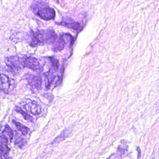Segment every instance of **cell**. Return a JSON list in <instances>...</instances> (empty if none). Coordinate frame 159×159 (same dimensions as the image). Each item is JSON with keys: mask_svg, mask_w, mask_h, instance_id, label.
Listing matches in <instances>:
<instances>
[{"mask_svg": "<svg viewBox=\"0 0 159 159\" xmlns=\"http://www.w3.org/2000/svg\"><path fill=\"white\" fill-rule=\"evenodd\" d=\"M57 24L76 31L78 30L80 28V24L78 22L74 21L71 18H63L61 22L57 23Z\"/></svg>", "mask_w": 159, "mask_h": 159, "instance_id": "10", "label": "cell"}, {"mask_svg": "<svg viewBox=\"0 0 159 159\" xmlns=\"http://www.w3.org/2000/svg\"><path fill=\"white\" fill-rule=\"evenodd\" d=\"M13 123L16 125V127L19 131L23 134V135H26L28 134L29 132L30 131V129L28 127H25L24 125H22L20 122L16 121V120H13Z\"/></svg>", "mask_w": 159, "mask_h": 159, "instance_id": "13", "label": "cell"}, {"mask_svg": "<svg viewBox=\"0 0 159 159\" xmlns=\"http://www.w3.org/2000/svg\"><path fill=\"white\" fill-rule=\"evenodd\" d=\"M8 140L3 135H0V159H9Z\"/></svg>", "mask_w": 159, "mask_h": 159, "instance_id": "8", "label": "cell"}, {"mask_svg": "<svg viewBox=\"0 0 159 159\" xmlns=\"http://www.w3.org/2000/svg\"><path fill=\"white\" fill-rule=\"evenodd\" d=\"M5 62L7 68L12 73H14L19 72L21 68H23L21 58L17 57H11L7 58Z\"/></svg>", "mask_w": 159, "mask_h": 159, "instance_id": "3", "label": "cell"}, {"mask_svg": "<svg viewBox=\"0 0 159 159\" xmlns=\"http://www.w3.org/2000/svg\"><path fill=\"white\" fill-rule=\"evenodd\" d=\"M44 75L46 78V87L48 89H49L52 82L56 78V76L54 75L53 72L51 71L46 73Z\"/></svg>", "mask_w": 159, "mask_h": 159, "instance_id": "12", "label": "cell"}, {"mask_svg": "<svg viewBox=\"0 0 159 159\" xmlns=\"http://www.w3.org/2000/svg\"><path fill=\"white\" fill-rule=\"evenodd\" d=\"M15 136H16L15 144L16 145H18L20 148L27 144L26 140L24 138H22L20 134H18L17 133H16V134Z\"/></svg>", "mask_w": 159, "mask_h": 159, "instance_id": "16", "label": "cell"}, {"mask_svg": "<svg viewBox=\"0 0 159 159\" xmlns=\"http://www.w3.org/2000/svg\"><path fill=\"white\" fill-rule=\"evenodd\" d=\"M46 43L54 44L58 39V36L53 30H47Z\"/></svg>", "mask_w": 159, "mask_h": 159, "instance_id": "11", "label": "cell"}, {"mask_svg": "<svg viewBox=\"0 0 159 159\" xmlns=\"http://www.w3.org/2000/svg\"><path fill=\"white\" fill-rule=\"evenodd\" d=\"M2 134L7 139L8 137V139L11 142L13 140V137H14V133H13V131L8 125H6L5 128L3 132L2 133Z\"/></svg>", "mask_w": 159, "mask_h": 159, "instance_id": "14", "label": "cell"}, {"mask_svg": "<svg viewBox=\"0 0 159 159\" xmlns=\"http://www.w3.org/2000/svg\"><path fill=\"white\" fill-rule=\"evenodd\" d=\"M57 1H58V0H57Z\"/></svg>", "mask_w": 159, "mask_h": 159, "instance_id": "18", "label": "cell"}, {"mask_svg": "<svg viewBox=\"0 0 159 159\" xmlns=\"http://www.w3.org/2000/svg\"><path fill=\"white\" fill-rule=\"evenodd\" d=\"M49 58L50 60V62H51V64H52V69L54 70L57 71L58 69V61L55 59V58L49 57Z\"/></svg>", "mask_w": 159, "mask_h": 159, "instance_id": "17", "label": "cell"}, {"mask_svg": "<svg viewBox=\"0 0 159 159\" xmlns=\"http://www.w3.org/2000/svg\"><path fill=\"white\" fill-rule=\"evenodd\" d=\"M23 107L25 110L34 116L40 115L42 111V108L40 105L35 101L30 99L26 100L23 105Z\"/></svg>", "mask_w": 159, "mask_h": 159, "instance_id": "6", "label": "cell"}, {"mask_svg": "<svg viewBox=\"0 0 159 159\" xmlns=\"http://www.w3.org/2000/svg\"><path fill=\"white\" fill-rule=\"evenodd\" d=\"M15 110H16L17 112H18V113L21 114L26 120H29V121L32 122L33 119L32 117L31 116H30L28 113L23 111L21 107L16 106V107H15Z\"/></svg>", "mask_w": 159, "mask_h": 159, "instance_id": "15", "label": "cell"}, {"mask_svg": "<svg viewBox=\"0 0 159 159\" xmlns=\"http://www.w3.org/2000/svg\"><path fill=\"white\" fill-rule=\"evenodd\" d=\"M46 43V30H38L31 34V46H35L37 45Z\"/></svg>", "mask_w": 159, "mask_h": 159, "instance_id": "5", "label": "cell"}, {"mask_svg": "<svg viewBox=\"0 0 159 159\" xmlns=\"http://www.w3.org/2000/svg\"><path fill=\"white\" fill-rule=\"evenodd\" d=\"M16 87V82L5 75L0 74V90L6 94L13 91Z\"/></svg>", "mask_w": 159, "mask_h": 159, "instance_id": "2", "label": "cell"}, {"mask_svg": "<svg viewBox=\"0 0 159 159\" xmlns=\"http://www.w3.org/2000/svg\"><path fill=\"white\" fill-rule=\"evenodd\" d=\"M23 68H27L34 71H37L40 68V64L37 59L32 57L21 58Z\"/></svg>", "mask_w": 159, "mask_h": 159, "instance_id": "7", "label": "cell"}, {"mask_svg": "<svg viewBox=\"0 0 159 159\" xmlns=\"http://www.w3.org/2000/svg\"><path fill=\"white\" fill-rule=\"evenodd\" d=\"M33 13L40 18L45 20H49L55 19L56 12L53 8L49 7L41 0H35L30 7Z\"/></svg>", "mask_w": 159, "mask_h": 159, "instance_id": "1", "label": "cell"}, {"mask_svg": "<svg viewBox=\"0 0 159 159\" xmlns=\"http://www.w3.org/2000/svg\"><path fill=\"white\" fill-rule=\"evenodd\" d=\"M73 42V38L71 34H66L62 35L59 39L56 42L54 46L55 51H60L64 48L65 45L68 44L71 46Z\"/></svg>", "mask_w": 159, "mask_h": 159, "instance_id": "4", "label": "cell"}, {"mask_svg": "<svg viewBox=\"0 0 159 159\" xmlns=\"http://www.w3.org/2000/svg\"><path fill=\"white\" fill-rule=\"evenodd\" d=\"M28 83L32 89L39 90L42 84V79L41 76L30 75L28 79Z\"/></svg>", "mask_w": 159, "mask_h": 159, "instance_id": "9", "label": "cell"}]
</instances>
